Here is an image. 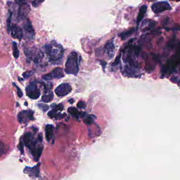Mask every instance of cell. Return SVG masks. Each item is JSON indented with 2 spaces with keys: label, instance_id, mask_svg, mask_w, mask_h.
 Wrapping results in <instances>:
<instances>
[{
  "label": "cell",
  "instance_id": "obj_31",
  "mask_svg": "<svg viewBox=\"0 0 180 180\" xmlns=\"http://www.w3.org/2000/svg\"><path fill=\"white\" fill-rule=\"evenodd\" d=\"M73 102H74V100H73V99H71L69 100V102H70L71 104H72Z\"/></svg>",
  "mask_w": 180,
  "mask_h": 180
},
{
  "label": "cell",
  "instance_id": "obj_2",
  "mask_svg": "<svg viewBox=\"0 0 180 180\" xmlns=\"http://www.w3.org/2000/svg\"><path fill=\"white\" fill-rule=\"evenodd\" d=\"M79 71V59L78 54L72 52L68 55L65 63V71L68 74L76 76Z\"/></svg>",
  "mask_w": 180,
  "mask_h": 180
},
{
  "label": "cell",
  "instance_id": "obj_13",
  "mask_svg": "<svg viewBox=\"0 0 180 180\" xmlns=\"http://www.w3.org/2000/svg\"><path fill=\"white\" fill-rule=\"evenodd\" d=\"M33 112L31 111H23L22 112L20 113L18 116V121L20 123L23 122L24 118H25L28 120H33L34 118L33 116Z\"/></svg>",
  "mask_w": 180,
  "mask_h": 180
},
{
  "label": "cell",
  "instance_id": "obj_32",
  "mask_svg": "<svg viewBox=\"0 0 180 180\" xmlns=\"http://www.w3.org/2000/svg\"><path fill=\"white\" fill-rule=\"evenodd\" d=\"M24 104L26 106H27V105H28V102H25V103H24Z\"/></svg>",
  "mask_w": 180,
  "mask_h": 180
},
{
  "label": "cell",
  "instance_id": "obj_27",
  "mask_svg": "<svg viewBox=\"0 0 180 180\" xmlns=\"http://www.w3.org/2000/svg\"><path fill=\"white\" fill-rule=\"evenodd\" d=\"M77 107L79 109H85L86 107V104L83 101H80L78 103Z\"/></svg>",
  "mask_w": 180,
  "mask_h": 180
},
{
  "label": "cell",
  "instance_id": "obj_30",
  "mask_svg": "<svg viewBox=\"0 0 180 180\" xmlns=\"http://www.w3.org/2000/svg\"><path fill=\"white\" fill-rule=\"evenodd\" d=\"M3 147H4L3 143L2 142L0 141V152L3 151Z\"/></svg>",
  "mask_w": 180,
  "mask_h": 180
},
{
  "label": "cell",
  "instance_id": "obj_33",
  "mask_svg": "<svg viewBox=\"0 0 180 180\" xmlns=\"http://www.w3.org/2000/svg\"><path fill=\"white\" fill-rule=\"evenodd\" d=\"M173 1H177V2H179V1H180V0H173Z\"/></svg>",
  "mask_w": 180,
  "mask_h": 180
},
{
  "label": "cell",
  "instance_id": "obj_6",
  "mask_svg": "<svg viewBox=\"0 0 180 180\" xmlns=\"http://www.w3.org/2000/svg\"><path fill=\"white\" fill-rule=\"evenodd\" d=\"M23 26L25 32V35L26 38L29 40L34 39L35 37V31L31 21L28 18H26V20L24 21Z\"/></svg>",
  "mask_w": 180,
  "mask_h": 180
},
{
  "label": "cell",
  "instance_id": "obj_1",
  "mask_svg": "<svg viewBox=\"0 0 180 180\" xmlns=\"http://www.w3.org/2000/svg\"><path fill=\"white\" fill-rule=\"evenodd\" d=\"M45 52L47 54L50 62L54 64H60L62 62L64 49L61 45L53 41L44 46Z\"/></svg>",
  "mask_w": 180,
  "mask_h": 180
},
{
  "label": "cell",
  "instance_id": "obj_4",
  "mask_svg": "<svg viewBox=\"0 0 180 180\" xmlns=\"http://www.w3.org/2000/svg\"><path fill=\"white\" fill-rule=\"evenodd\" d=\"M64 76V74L63 72L62 68L58 67L55 68L50 73L42 76V78L46 81H50L55 78L59 79L62 78Z\"/></svg>",
  "mask_w": 180,
  "mask_h": 180
},
{
  "label": "cell",
  "instance_id": "obj_25",
  "mask_svg": "<svg viewBox=\"0 0 180 180\" xmlns=\"http://www.w3.org/2000/svg\"><path fill=\"white\" fill-rule=\"evenodd\" d=\"M44 1V0H34L32 2V5L35 7V8H37V7L39 5V3H41L43 2Z\"/></svg>",
  "mask_w": 180,
  "mask_h": 180
},
{
  "label": "cell",
  "instance_id": "obj_26",
  "mask_svg": "<svg viewBox=\"0 0 180 180\" xmlns=\"http://www.w3.org/2000/svg\"><path fill=\"white\" fill-rule=\"evenodd\" d=\"M33 74V71H29L25 73H24L23 74V76L24 78H30L31 76H32V74Z\"/></svg>",
  "mask_w": 180,
  "mask_h": 180
},
{
  "label": "cell",
  "instance_id": "obj_3",
  "mask_svg": "<svg viewBox=\"0 0 180 180\" xmlns=\"http://www.w3.org/2000/svg\"><path fill=\"white\" fill-rule=\"evenodd\" d=\"M24 53L28 58L35 63H39L44 56V54L41 50L34 48H29L24 50Z\"/></svg>",
  "mask_w": 180,
  "mask_h": 180
},
{
  "label": "cell",
  "instance_id": "obj_17",
  "mask_svg": "<svg viewBox=\"0 0 180 180\" xmlns=\"http://www.w3.org/2000/svg\"><path fill=\"white\" fill-rule=\"evenodd\" d=\"M32 138V135L31 133L30 132H26L25 133V134L23 136V141L24 143L25 144V146L28 148L30 144V142L31 141Z\"/></svg>",
  "mask_w": 180,
  "mask_h": 180
},
{
  "label": "cell",
  "instance_id": "obj_12",
  "mask_svg": "<svg viewBox=\"0 0 180 180\" xmlns=\"http://www.w3.org/2000/svg\"><path fill=\"white\" fill-rule=\"evenodd\" d=\"M45 136L48 142L54 141V127L52 125L47 124L45 126Z\"/></svg>",
  "mask_w": 180,
  "mask_h": 180
},
{
  "label": "cell",
  "instance_id": "obj_15",
  "mask_svg": "<svg viewBox=\"0 0 180 180\" xmlns=\"http://www.w3.org/2000/svg\"><path fill=\"white\" fill-rule=\"evenodd\" d=\"M146 11H147V6L145 5L142 6L141 8H140L139 12H138V17H137V20H136L137 24H138V25L141 22V21L142 20V19L143 18L144 16L146 13Z\"/></svg>",
  "mask_w": 180,
  "mask_h": 180
},
{
  "label": "cell",
  "instance_id": "obj_18",
  "mask_svg": "<svg viewBox=\"0 0 180 180\" xmlns=\"http://www.w3.org/2000/svg\"><path fill=\"white\" fill-rule=\"evenodd\" d=\"M68 112L71 115H72L76 119H78L80 116V112H78V110L76 109V107H70L68 109Z\"/></svg>",
  "mask_w": 180,
  "mask_h": 180
},
{
  "label": "cell",
  "instance_id": "obj_11",
  "mask_svg": "<svg viewBox=\"0 0 180 180\" xmlns=\"http://www.w3.org/2000/svg\"><path fill=\"white\" fill-rule=\"evenodd\" d=\"M30 5L28 4L24 5H20L18 10V17L21 20H24L26 16L28 14L30 10Z\"/></svg>",
  "mask_w": 180,
  "mask_h": 180
},
{
  "label": "cell",
  "instance_id": "obj_21",
  "mask_svg": "<svg viewBox=\"0 0 180 180\" xmlns=\"http://www.w3.org/2000/svg\"><path fill=\"white\" fill-rule=\"evenodd\" d=\"M9 15L7 19V31L9 33L11 31V22H12V12L9 11Z\"/></svg>",
  "mask_w": 180,
  "mask_h": 180
},
{
  "label": "cell",
  "instance_id": "obj_5",
  "mask_svg": "<svg viewBox=\"0 0 180 180\" xmlns=\"http://www.w3.org/2000/svg\"><path fill=\"white\" fill-rule=\"evenodd\" d=\"M152 10L154 13H159L172 9L170 4L167 1H160L154 3L151 6Z\"/></svg>",
  "mask_w": 180,
  "mask_h": 180
},
{
  "label": "cell",
  "instance_id": "obj_19",
  "mask_svg": "<svg viewBox=\"0 0 180 180\" xmlns=\"http://www.w3.org/2000/svg\"><path fill=\"white\" fill-rule=\"evenodd\" d=\"M53 97H54V95H53V92H50V93L48 94L44 95L42 97L41 101L44 103H49L52 100Z\"/></svg>",
  "mask_w": 180,
  "mask_h": 180
},
{
  "label": "cell",
  "instance_id": "obj_7",
  "mask_svg": "<svg viewBox=\"0 0 180 180\" xmlns=\"http://www.w3.org/2000/svg\"><path fill=\"white\" fill-rule=\"evenodd\" d=\"M26 94L31 99H37L40 96V91L37 88V84L32 83L26 89Z\"/></svg>",
  "mask_w": 180,
  "mask_h": 180
},
{
  "label": "cell",
  "instance_id": "obj_23",
  "mask_svg": "<svg viewBox=\"0 0 180 180\" xmlns=\"http://www.w3.org/2000/svg\"><path fill=\"white\" fill-rule=\"evenodd\" d=\"M13 84L14 85L15 87H16V88L17 89V93H18V97H19L20 98H21V97H23V92H22V91L21 90V89H20L19 87L17 86V85H16V84L14 83H13Z\"/></svg>",
  "mask_w": 180,
  "mask_h": 180
},
{
  "label": "cell",
  "instance_id": "obj_28",
  "mask_svg": "<svg viewBox=\"0 0 180 180\" xmlns=\"http://www.w3.org/2000/svg\"><path fill=\"white\" fill-rule=\"evenodd\" d=\"M16 2L17 4L19 5H24L28 4L26 2V0H16Z\"/></svg>",
  "mask_w": 180,
  "mask_h": 180
},
{
  "label": "cell",
  "instance_id": "obj_29",
  "mask_svg": "<svg viewBox=\"0 0 180 180\" xmlns=\"http://www.w3.org/2000/svg\"><path fill=\"white\" fill-rule=\"evenodd\" d=\"M18 149L20 150V151L21 153L23 154L24 152L23 144L22 142L21 141L20 142V143H19V145H18Z\"/></svg>",
  "mask_w": 180,
  "mask_h": 180
},
{
  "label": "cell",
  "instance_id": "obj_24",
  "mask_svg": "<svg viewBox=\"0 0 180 180\" xmlns=\"http://www.w3.org/2000/svg\"><path fill=\"white\" fill-rule=\"evenodd\" d=\"M83 121L87 125H90V124H91L93 122V120L91 117L89 116V117H87L85 119H84Z\"/></svg>",
  "mask_w": 180,
  "mask_h": 180
},
{
  "label": "cell",
  "instance_id": "obj_16",
  "mask_svg": "<svg viewBox=\"0 0 180 180\" xmlns=\"http://www.w3.org/2000/svg\"><path fill=\"white\" fill-rule=\"evenodd\" d=\"M135 31H136L135 29L132 28V29H131L130 30H128V31L123 32L121 34H119V37H121L122 40H125L128 37H130L131 35H132L135 32Z\"/></svg>",
  "mask_w": 180,
  "mask_h": 180
},
{
  "label": "cell",
  "instance_id": "obj_14",
  "mask_svg": "<svg viewBox=\"0 0 180 180\" xmlns=\"http://www.w3.org/2000/svg\"><path fill=\"white\" fill-rule=\"evenodd\" d=\"M58 111L56 109L54 108V109L50 111L48 113L47 115L51 119H55V120H60L64 118L66 114H61V113H58Z\"/></svg>",
  "mask_w": 180,
  "mask_h": 180
},
{
  "label": "cell",
  "instance_id": "obj_22",
  "mask_svg": "<svg viewBox=\"0 0 180 180\" xmlns=\"http://www.w3.org/2000/svg\"><path fill=\"white\" fill-rule=\"evenodd\" d=\"M38 107L41 110H42L43 112H46L49 109V107L47 105L44 103H39L37 104Z\"/></svg>",
  "mask_w": 180,
  "mask_h": 180
},
{
  "label": "cell",
  "instance_id": "obj_10",
  "mask_svg": "<svg viewBox=\"0 0 180 180\" xmlns=\"http://www.w3.org/2000/svg\"><path fill=\"white\" fill-rule=\"evenodd\" d=\"M104 50L110 59H112L114 56L115 52V45L114 44L113 40H111L105 44Z\"/></svg>",
  "mask_w": 180,
  "mask_h": 180
},
{
  "label": "cell",
  "instance_id": "obj_8",
  "mask_svg": "<svg viewBox=\"0 0 180 180\" xmlns=\"http://www.w3.org/2000/svg\"><path fill=\"white\" fill-rule=\"evenodd\" d=\"M72 91V88L68 83H62L55 89V92L58 97H64Z\"/></svg>",
  "mask_w": 180,
  "mask_h": 180
},
{
  "label": "cell",
  "instance_id": "obj_20",
  "mask_svg": "<svg viewBox=\"0 0 180 180\" xmlns=\"http://www.w3.org/2000/svg\"><path fill=\"white\" fill-rule=\"evenodd\" d=\"M13 55L16 59H18L20 55V52L18 51V45L16 42H13Z\"/></svg>",
  "mask_w": 180,
  "mask_h": 180
},
{
  "label": "cell",
  "instance_id": "obj_9",
  "mask_svg": "<svg viewBox=\"0 0 180 180\" xmlns=\"http://www.w3.org/2000/svg\"><path fill=\"white\" fill-rule=\"evenodd\" d=\"M11 35L14 39L21 40L23 36V32L21 27L16 25L15 24H13L11 27Z\"/></svg>",
  "mask_w": 180,
  "mask_h": 180
}]
</instances>
